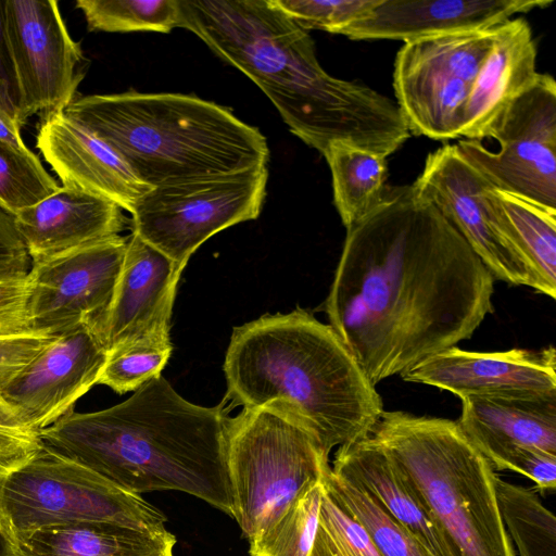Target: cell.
Returning a JSON list of instances; mask_svg holds the SVG:
<instances>
[{
    "label": "cell",
    "mask_w": 556,
    "mask_h": 556,
    "mask_svg": "<svg viewBox=\"0 0 556 556\" xmlns=\"http://www.w3.org/2000/svg\"><path fill=\"white\" fill-rule=\"evenodd\" d=\"M60 186L29 149L0 140V207L12 216L55 192Z\"/></svg>",
    "instance_id": "cell-31"
},
{
    "label": "cell",
    "mask_w": 556,
    "mask_h": 556,
    "mask_svg": "<svg viewBox=\"0 0 556 556\" xmlns=\"http://www.w3.org/2000/svg\"><path fill=\"white\" fill-rule=\"evenodd\" d=\"M5 24L26 115L64 111L83 74L80 45L55 0H4Z\"/></svg>",
    "instance_id": "cell-14"
},
{
    "label": "cell",
    "mask_w": 556,
    "mask_h": 556,
    "mask_svg": "<svg viewBox=\"0 0 556 556\" xmlns=\"http://www.w3.org/2000/svg\"><path fill=\"white\" fill-rule=\"evenodd\" d=\"M0 140L18 149H28L21 137V128L0 108Z\"/></svg>",
    "instance_id": "cell-40"
},
{
    "label": "cell",
    "mask_w": 556,
    "mask_h": 556,
    "mask_svg": "<svg viewBox=\"0 0 556 556\" xmlns=\"http://www.w3.org/2000/svg\"><path fill=\"white\" fill-rule=\"evenodd\" d=\"M108 350L94 327L81 325L55 337L2 390L0 401L40 432L74 409L98 384Z\"/></svg>",
    "instance_id": "cell-15"
},
{
    "label": "cell",
    "mask_w": 556,
    "mask_h": 556,
    "mask_svg": "<svg viewBox=\"0 0 556 556\" xmlns=\"http://www.w3.org/2000/svg\"><path fill=\"white\" fill-rule=\"evenodd\" d=\"M226 403H191L160 375L109 408L71 410L39 435L45 448L126 492L181 491L233 517Z\"/></svg>",
    "instance_id": "cell-3"
},
{
    "label": "cell",
    "mask_w": 556,
    "mask_h": 556,
    "mask_svg": "<svg viewBox=\"0 0 556 556\" xmlns=\"http://www.w3.org/2000/svg\"><path fill=\"white\" fill-rule=\"evenodd\" d=\"M1 480V471H0ZM0 556H16L15 543L0 514Z\"/></svg>",
    "instance_id": "cell-41"
},
{
    "label": "cell",
    "mask_w": 556,
    "mask_h": 556,
    "mask_svg": "<svg viewBox=\"0 0 556 556\" xmlns=\"http://www.w3.org/2000/svg\"><path fill=\"white\" fill-rule=\"evenodd\" d=\"M331 469L364 491L432 556H450L413 485L371 434L339 446Z\"/></svg>",
    "instance_id": "cell-21"
},
{
    "label": "cell",
    "mask_w": 556,
    "mask_h": 556,
    "mask_svg": "<svg viewBox=\"0 0 556 556\" xmlns=\"http://www.w3.org/2000/svg\"><path fill=\"white\" fill-rule=\"evenodd\" d=\"M89 31L168 34L180 27L179 0H77Z\"/></svg>",
    "instance_id": "cell-29"
},
{
    "label": "cell",
    "mask_w": 556,
    "mask_h": 556,
    "mask_svg": "<svg viewBox=\"0 0 556 556\" xmlns=\"http://www.w3.org/2000/svg\"><path fill=\"white\" fill-rule=\"evenodd\" d=\"M536 43L528 22L510 18L496 37L476 77L460 137L481 141L505 108L536 77Z\"/></svg>",
    "instance_id": "cell-22"
},
{
    "label": "cell",
    "mask_w": 556,
    "mask_h": 556,
    "mask_svg": "<svg viewBox=\"0 0 556 556\" xmlns=\"http://www.w3.org/2000/svg\"><path fill=\"white\" fill-rule=\"evenodd\" d=\"M126 243L127 238L115 236L33 263L27 276L29 331L56 337L97 323L112 301Z\"/></svg>",
    "instance_id": "cell-12"
},
{
    "label": "cell",
    "mask_w": 556,
    "mask_h": 556,
    "mask_svg": "<svg viewBox=\"0 0 556 556\" xmlns=\"http://www.w3.org/2000/svg\"><path fill=\"white\" fill-rule=\"evenodd\" d=\"M305 30L320 29L339 35L364 18L379 0H273Z\"/></svg>",
    "instance_id": "cell-34"
},
{
    "label": "cell",
    "mask_w": 556,
    "mask_h": 556,
    "mask_svg": "<svg viewBox=\"0 0 556 556\" xmlns=\"http://www.w3.org/2000/svg\"><path fill=\"white\" fill-rule=\"evenodd\" d=\"M28 280L0 282V336L28 332Z\"/></svg>",
    "instance_id": "cell-39"
},
{
    "label": "cell",
    "mask_w": 556,
    "mask_h": 556,
    "mask_svg": "<svg viewBox=\"0 0 556 556\" xmlns=\"http://www.w3.org/2000/svg\"><path fill=\"white\" fill-rule=\"evenodd\" d=\"M553 0H379L339 35L352 40L416 39L492 28Z\"/></svg>",
    "instance_id": "cell-19"
},
{
    "label": "cell",
    "mask_w": 556,
    "mask_h": 556,
    "mask_svg": "<svg viewBox=\"0 0 556 556\" xmlns=\"http://www.w3.org/2000/svg\"><path fill=\"white\" fill-rule=\"evenodd\" d=\"M309 556H380L363 527L324 484Z\"/></svg>",
    "instance_id": "cell-33"
},
{
    "label": "cell",
    "mask_w": 556,
    "mask_h": 556,
    "mask_svg": "<svg viewBox=\"0 0 556 556\" xmlns=\"http://www.w3.org/2000/svg\"><path fill=\"white\" fill-rule=\"evenodd\" d=\"M0 108L22 128L27 115L7 31L4 0H0Z\"/></svg>",
    "instance_id": "cell-38"
},
{
    "label": "cell",
    "mask_w": 556,
    "mask_h": 556,
    "mask_svg": "<svg viewBox=\"0 0 556 556\" xmlns=\"http://www.w3.org/2000/svg\"><path fill=\"white\" fill-rule=\"evenodd\" d=\"M501 517L516 556H556V519L531 489L495 478Z\"/></svg>",
    "instance_id": "cell-27"
},
{
    "label": "cell",
    "mask_w": 556,
    "mask_h": 556,
    "mask_svg": "<svg viewBox=\"0 0 556 556\" xmlns=\"http://www.w3.org/2000/svg\"><path fill=\"white\" fill-rule=\"evenodd\" d=\"M226 463L233 518L249 540L269 529L330 466L303 427L267 408L228 417Z\"/></svg>",
    "instance_id": "cell-7"
},
{
    "label": "cell",
    "mask_w": 556,
    "mask_h": 556,
    "mask_svg": "<svg viewBox=\"0 0 556 556\" xmlns=\"http://www.w3.org/2000/svg\"><path fill=\"white\" fill-rule=\"evenodd\" d=\"M64 114L108 143L150 187L267 165L265 136L228 109L195 96L75 97Z\"/></svg>",
    "instance_id": "cell-5"
},
{
    "label": "cell",
    "mask_w": 556,
    "mask_h": 556,
    "mask_svg": "<svg viewBox=\"0 0 556 556\" xmlns=\"http://www.w3.org/2000/svg\"><path fill=\"white\" fill-rule=\"evenodd\" d=\"M497 26L416 39L400 48L393 89L412 135L460 138L469 96Z\"/></svg>",
    "instance_id": "cell-10"
},
{
    "label": "cell",
    "mask_w": 556,
    "mask_h": 556,
    "mask_svg": "<svg viewBox=\"0 0 556 556\" xmlns=\"http://www.w3.org/2000/svg\"><path fill=\"white\" fill-rule=\"evenodd\" d=\"M13 217L31 264L119 236L126 223L113 201L64 186Z\"/></svg>",
    "instance_id": "cell-20"
},
{
    "label": "cell",
    "mask_w": 556,
    "mask_h": 556,
    "mask_svg": "<svg viewBox=\"0 0 556 556\" xmlns=\"http://www.w3.org/2000/svg\"><path fill=\"white\" fill-rule=\"evenodd\" d=\"M371 435L413 485L450 556H516L494 468L457 421L383 412Z\"/></svg>",
    "instance_id": "cell-6"
},
{
    "label": "cell",
    "mask_w": 556,
    "mask_h": 556,
    "mask_svg": "<svg viewBox=\"0 0 556 556\" xmlns=\"http://www.w3.org/2000/svg\"><path fill=\"white\" fill-rule=\"evenodd\" d=\"M224 372L226 400L286 415L328 457L333 447L370 435L384 412L334 330L301 308L233 328Z\"/></svg>",
    "instance_id": "cell-4"
},
{
    "label": "cell",
    "mask_w": 556,
    "mask_h": 556,
    "mask_svg": "<svg viewBox=\"0 0 556 556\" xmlns=\"http://www.w3.org/2000/svg\"><path fill=\"white\" fill-rule=\"evenodd\" d=\"M486 138L500 143L492 152L479 140L456 146L491 186L556 211V83L549 74L535 79L505 108Z\"/></svg>",
    "instance_id": "cell-11"
},
{
    "label": "cell",
    "mask_w": 556,
    "mask_h": 556,
    "mask_svg": "<svg viewBox=\"0 0 556 556\" xmlns=\"http://www.w3.org/2000/svg\"><path fill=\"white\" fill-rule=\"evenodd\" d=\"M323 484L363 527L380 556H432L405 527L364 491L327 467Z\"/></svg>",
    "instance_id": "cell-28"
},
{
    "label": "cell",
    "mask_w": 556,
    "mask_h": 556,
    "mask_svg": "<svg viewBox=\"0 0 556 556\" xmlns=\"http://www.w3.org/2000/svg\"><path fill=\"white\" fill-rule=\"evenodd\" d=\"M170 337L142 339L108 353L98 384L118 394L136 391L150 379L162 375L172 354Z\"/></svg>",
    "instance_id": "cell-32"
},
{
    "label": "cell",
    "mask_w": 556,
    "mask_h": 556,
    "mask_svg": "<svg viewBox=\"0 0 556 556\" xmlns=\"http://www.w3.org/2000/svg\"><path fill=\"white\" fill-rule=\"evenodd\" d=\"M185 267L136 232L127 237L112 301L92 325L108 353L142 339L169 336L173 304Z\"/></svg>",
    "instance_id": "cell-17"
},
{
    "label": "cell",
    "mask_w": 556,
    "mask_h": 556,
    "mask_svg": "<svg viewBox=\"0 0 556 556\" xmlns=\"http://www.w3.org/2000/svg\"><path fill=\"white\" fill-rule=\"evenodd\" d=\"M267 179V165H262L153 187L131 212L132 231L186 266L208 238L258 217Z\"/></svg>",
    "instance_id": "cell-9"
},
{
    "label": "cell",
    "mask_w": 556,
    "mask_h": 556,
    "mask_svg": "<svg viewBox=\"0 0 556 556\" xmlns=\"http://www.w3.org/2000/svg\"><path fill=\"white\" fill-rule=\"evenodd\" d=\"M495 227L531 264L544 294L556 298V211L493 187L483 194Z\"/></svg>",
    "instance_id": "cell-25"
},
{
    "label": "cell",
    "mask_w": 556,
    "mask_h": 556,
    "mask_svg": "<svg viewBox=\"0 0 556 556\" xmlns=\"http://www.w3.org/2000/svg\"><path fill=\"white\" fill-rule=\"evenodd\" d=\"M412 186L453 225L494 279L527 286L544 294L531 264L486 213L483 194L491 184L463 156L456 144H444L429 153Z\"/></svg>",
    "instance_id": "cell-13"
},
{
    "label": "cell",
    "mask_w": 556,
    "mask_h": 556,
    "mask_svg": "<svg viewBox=\"0 0 556 556\" xmlns=\"http://www.w3.org/2000/svg\"><path fill=\"white\" fill-rule=\"evenodd\" d=\"M37 148L62 186L106 198L130 214L137 201L153 188L142 182L108 143L63 111L40 117Z\"/></svg>",
    "instance_id": "cell-18"
},
{
    "label": "cell",
    "mask_w": 556,
    "mask_h": 556,
    "mask_svg": "<svg viewBox=\"0 0 556 556\" xmlns=\"http://www.w3.org/2000/svg\"><path fill=\"white\" fill-rule=\"evenodd\" d=\"M476 447L494 469L511 470L526 476L541 493L555 491V454L515 443H482Z\"/></svg>",
    "instance_id": "cell-35"
},
{
    "label": "cell",
    "mask_w": 556,
    "mask_h": 556,
    "mask_svg": "<svg viewBox=\"0 0 556 556\" xmlns=\"http://www.w3.org/2000/svg\"><path fill=\"white\" fill-rule=\"evenodd\" d=\"M54 338L33 331L0 336V394Z\"/></svg>",
    "instance_id": "cell-37"
},
{
    "label": "cell",
    "mask_w": 556,
    "mask_h": 556,
    "mask_svg": "<svg viewBox=\"0 0 556 556\" xmlns=\"http://www.w3.org/2000/svg\"><path fill=\"white\" fill-rule=\"evenodd\" d=\"M321 493V480L306 488L269 529L250 540V555L309 556Z\"/></svg>",
    "instance_id": "cell-30"
},
{
    "label": "cell",
    "mask_w": 556,
    "mask_h": 556,
    "mask_svg": "<svg viewBox=\"0 0 556 556\" xmlns=\"http://www.w3.org/2000/svg\"><path fill=\"white\" fill-rule=\"evenodd\" d=\"M494 277L412 185L346 229L324 304L368 380L402 374L469 339L493 311Z\"/></svg>",
    "instance_id": "cell-1"
},
{
    "label": "cell",
    "mask_w": 556,
    "mask_h": 556,
    "mask_svg": "<svg viewBox=\"0 0 556 556\" xmlns=\"http://www.w3.org/2000/svg\"><path fill=\"white\" fill-rule=\"evenodd\" d=\"M42 448L39 432L0 401V471L15 469Z\"/></svg>",
    "instance_id": "cell-36"
},
{
    "label": "cell",
    "mask_w": 556,
    "mask_h": 556,
    "mask_svg": "<svg viewBox=\"0 0 556 556\" xmlns=\"http://www.w3.org/2000/svg\"><path fill=\"white\" fill-rule=\"evenodd\" d=\"M403 380L469 396L556 393V350L473 352L451 346L401 374Z\"/></svg>",
    "instance_id": "cell-16"
},
{
    "label": "cell",
    "mask_w": 556,
    "mask_h": 556,
    "mask_svg": "<svg viewBox=\"0 0 556 556\" xmlns=\"http://www.w3.org/2000/svg\"><path fill=\"white\" fill-rule=\"evenodd\" d=\"M0 514L14 543L42 527L108 520L163 529L166 517L140 495L42 446L29 460L1 471Z\"/></svg>",
    "instance_id": "cell-8"
},
{
    "label": "cell",
    "mask_w": 556,
    "mask_h": 556,
    "mask_svg": "<svg viewBox=\"0 0 556 556\" xmlns=\"http://www.w3.org/2000/svg\"><path fill=\"white\" fill-rule=\"evenodd\" d=\"M332 178L333 202L345 228H350L383 200L387 157L344 142H332L323 154Z\"/></svg>",
    "instance_id": "cell-26"
},
{
    "label": "cell",
    "mask_w": 556,
    "mask_h": 556,
    "mask_svg": "<svg viewBox=\"0 0 556 556\" xmlns=\"http://www.w3.org/2000/svg\"><path fill=\"white\" fill-rule=\"evenodd\" d=\"M175 536L108 520L42 527L15 540L16 556H173Z\"/></svg>",
    "instance_id": "cell-23"
},
{
    "label": "cell",
    "mask_w": 556,
    "mask_h": 556,
    "mask_svg": "<svg viewBox=\"0 0 556 556\" xmlns=\"http://www.w3.org/2000/svg\"><path fill=\"white\" fill-rule=\"evenodd\" d=\"M457 421L475 445L515 443L556 455V393L460 399Z\"/></svg>",
    "instance_id": "cell-24"
},
{
    "label": "cell",
    "mask_w": 556,
    "mask_h": 556,
    "mask_svg": "<svg viewBox=\"0 0 556 556\" xmlns=\"http://www.w3.org/2000/svg\"><path fill=\"white\" fill-rule=\"evenodd\" d=\"M180 27L244 73L290 131L324 154L344 142L384 157L412 136L396 102L329 75L314 40L273 0H179Z\"/></svg>",
    "instance_id": "cell-2"
}]
</instances>
